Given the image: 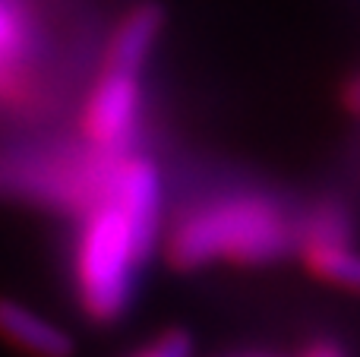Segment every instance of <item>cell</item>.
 I'll return each instance as SVG.
<instances>
[{
    "instance_id": "obj_5",
    "label": "cell",
    "mask_w": 360,
    "mask_h": 357,
    "mask_svg": "<svg viewBox=\"0 0 360 357\" xmlns=\"http://www.w3.org/2000/svg\"><path fill=\"white\" fill-rule=\"evenodd\" d=\"M0 342L25 357H73L76 351L73 335L60 323L13 297H0Z\"/></svg>"
},
{
    "instance_id": "obj_6",
    "label": "cell",
    "mask_w": 360,
    "mask_h": 357,
    "mask_svg": "<svg viewBox=\"0 0 360 357\" xmlns=\"http://www.w3.org/2000/svg\"><path fill=\"white\" fill-rule=\"evenodd\" d=\"M158 32H162V10L155 4H143L136 10H130L111 35L105 70L139 76L158 41Z\"/></svg>"
},
{
    "instance_id": "obj_10",
    "label": "cell",
    "mask_w": 360,
    "mask_h": 357,
    "mask_svg": "<svg viewBox=\"0 0 360 357\" xmlns=\"http://www.w3.org/2000/svg\"><path fill=\"white\" fill-rule=\"evenodd\" d=\"M300 357H345V351L338 345H332V342H313Z\"/></svg>"
},
{
    "instance_id": "obj_12",
    "label": "cell",
    "mask_w": 360,
    "mask_h": 357,
    "mask_svg": "<svg viewBox=\"0 0 360 357\" xmlns=\"http://www.w3.org/2000/svg\"><path fill=\"white\" fill-rule=\"evenodd\" d=\"M256 357H262V354H256Z\"/></svg>"
},
{
    "instance_id": "obj_9",
    "label": "cell",
    "mask_w": 360,
    "mask_h": 357,
    "mask_svg": "<svg viewBox=\"0 0 360 357\" xmlns=\"http://www.w3.org/2000/svg\"><path fill=\"white\" fill-rule=\"evenodd\" d=\"M133 357H193V339L180 329L158 335L155 342H149L146 348H139Z\"/></svg>"
},
{
    "instance_id": "obj_1",
    "label": "cell",
    "mask_w": 360,
    "mask_h": 357,
    "mask_svg": "<svg viewBox=\"0 0 360 357\" xmlns=\"http://www.w3.org/2000/svg\"><path fill=\"white\" fill-rule=\"evenodd\" d=\"M294 247L288 215L262 196H224L180 215L168 234V257L180 269L234 259V263H269Z\"/></svg>"
},
{
    "instance_id": "obj_2",
    "label": "cell",
    "mask_w": 360,
    "mask_h": 357,
    "mask_svg": "<svg viewBox=\"0 0 360 357\" xmlns=\"http://www.w3.org/2000/svg\"><path fill=\"white\" fill-rule=\"evenodd\" d=\"M143 263L146 253L139 250L127 221L108 196L82 212L73 253V278L89 320L111 323L124 313Z\"/></svg>"
},
{
    "instance_id": "obj_4",
    "label": "cell",
    "mask_w": 360,
    "mask_h": 357,
    "mask_svg": "<svg viewBox=\"0 0 360 357\" xmlns=\"http://www.w3.org/2000/svg\"><path fill=\"white\" fill-rule=\"evenodd\" d=\"M108 200L117 206L133 240L149 257L158 240V228H162V177H158V168L146 158L127 155L114 171Z\"/></svg>"
},
{
    "instance_id": "obj_11",
    "label": "cell",
    "mask_w": 360,
    "mask_h": 357,
    "mask_svg": "<svg viewBox=\"0 0 360 357\" xmlns=\"http://www.w3.org/2000/svg\"><path fill=\"white\" fill-rule=\"evenodd\" d=\"M348 101H351V108H354V111H360V79L354 82V86H351V92H348Z\"/></svg>"
},
{
    "instance_id": "obj_3",
    "label": "cell",
    "mask_w": 360,
    "mask_h": 357,
    "mask_svg": "<svg viewBox=\"0 0 360 357\" xmlns=\"http://www.w3.org/2000/svg\"><path fill=\"white\" fill-rule=\"evenodd\" d=\"M139 114H143L139 76L105 70L82 105V136L89 149L114 162L127 158L139 130Z\"/></svg>"
},
{
    "instance_id": "obj_7",
    "label": "cell",
    "mask_w": 360,
    "mask_h": 357,
    "mask_svg": "<svg viewBox=\"0 0 360 357\" xmlns=\"http://www.w3.org/2000/svg\"><path fill=\"white\" fill-rule=\"evenodd\" d=\"M32 60V25L10 0H0V98H19Z\"/></svg>"
},
{
    "instance_id": "obj_8",
    "label": "cell",
    "mask_w": 360,
    "mask_h": 357,
    "mask_svg": "<svg viewBox=\"0 0 360 357\" xmlns=\"http://www.w3.org/2000/svg\"><path fill=\"white\" fill-rule=\"evenodd\" d=\"M304 253L316 275L360 294V253L348 250V247H316V250H304Z\"/></svg>"
}]
</instances>
